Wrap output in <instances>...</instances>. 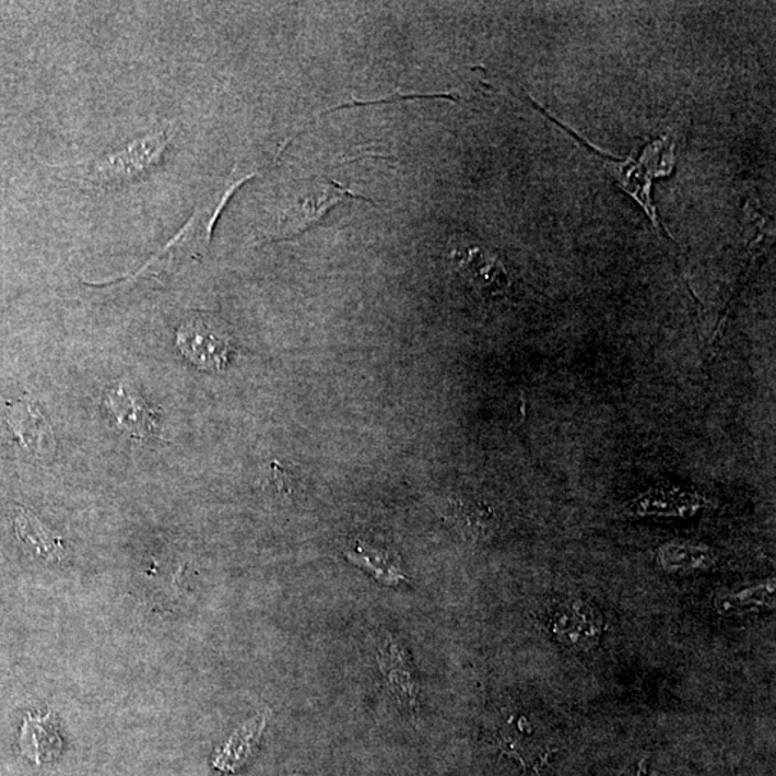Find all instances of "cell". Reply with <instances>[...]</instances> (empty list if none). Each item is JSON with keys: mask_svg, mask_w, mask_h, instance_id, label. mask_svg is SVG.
<instances>
[{"mask_svg": "<svg viewBox=\"0 0 776 776\" xmlns=\"http://www.w3.org/2000/svg\"><path fill=\"white\" fill-rule=\"evenodd\" d=\"M533 104V107L538 111L542 113L548 120L554 122L559 126L561 130L567 132V134L574 141H577L581 148L586 149L588 153L595 155L597 160H600L602 166L609 172V175L613 177L618 185L625 191V193L632 196L634 200L643 210H645L647 217L650 219L652 230H655L657 237H659L661 244L668 246L670 252L678 257L679 246L661 222L659 210H657L655 200H652V183L657 179H663L668 177L670 173L673 172L675 166V154H674V140L670 134H665L655 139L651 143L646 145L638 157H628L627 160H618L613 155L602 152V150L595 148L591 143L579 137L577 132L569 129V127L564 126L563 122L556 120L551 114H548L545 109L540 107L533 99H529Z\"/></svg>", "mask_w": 776, "mask_h": 776, "instance_id": "6da1fadb", "label": "cell"}, {"mask_svg": "<svg viewBox=\"0 0 776 776\" xmlns=\"http://www.w3.org/2000/svg\"><path fill=\"white\" fill-rule=\"evenodd\" d=\"M177 346L191 364L207 372L225 368L233 353L227 332L207 317L187 319L177 331Z\"/></svg>", "mask_w": 776, "mask_h": 776, "instance_id": "7a4b0ae2", "label": "cell"}, {"mask_svg": "<svg viewBox=\"0 0 776 776\" xmlns=\"http://www.w3.org/2000/svg\"><path fill=\"white\" fill-rule=\"evenodd\" d=\"M166 148L167 139L164 132L144 137L98 162L94 167V176L104 183L130 180L152 168Z\"/></svg>", "mask_w": 776, "mask_h": 776, "instance_id": "3957f363", "label": "cell"}, {"mask_svg": "<svg viewBox=\"0 0 776 776\" xmlns=\"http://www.w3.org/2000/svg\"><path fill=\"white\" fill-rule=\"evenodd\" d=\"M105 404L116 419L122 433L136 439L157 436L158 420L155 412L129 386L118 383L105 397Z\"/></svg>", "mask_w": 776, "mask_h": 776, "instance_id": "277c9868", "label": "cell"}, {"mask_svg": "<svg viewBox=\"0 0 776 776\" xmlns=\"http://www.w3.org/2000/svg\"><path fill=\"white\" fill-rule=\"evenodd\" d=\"M8 424L20 445L36 456L54 454L51 424L31 400H20L8 410Z\"/></svg>", "mask_w": 776, "mask_h": 776, "instance_id": "5b68a950", "label": "cell"}, {"mask_svg": "<svg viewBox=\"0 0 776 776\" xmlns=\"http://www.w3.org/2000/svg\"><path fill=\"white\" fill-rule=\"evenodd\" d=\"M551 628L565 645L583 648V650L596 646L601 632L600 619L595 607L584 604L581 601L561 607L554 614Z\"/></svg>", "mask_w": 776, "mask_h": 776, "instance_id": "8992f818", "label": "cell"}, {"mask_svg": "<svg viewBox=\"0 0 776 776\" xmlns=\"http://www.w3.org/2000/svg\"><path fill=\"white\" fill-rule=\"evenodd\" d=\"M51 719V715L45 718L27 715L22 728V752L38 765L54 761L62 752V739Z\"/></svg>", "mask_w": 776, "mask_h": 776, "instance_id": "52a82bcc", "label": "cell"}, {"mask_svg": "<svg viewBox=\"0 0 776 776\" xmlns=\"http://www.w3.org/2000/svg\"><path fill=\"white\" fill-rule=\"evenodd\" d=\"M267 725V716L260 714L232 734L225 746L214 755L213 765L225 773H233L248 761Z\"/></svg>", "mask_w": 776, "mask_h": 776, "instance_id": "ba28073f", "label": "cell"}, {"mask_svg": "<svg viewBox=\"0 0 776 776\" xmlns=\"http://www.w3.org/2000/svg\"><path fill=\"white\" fill-rule=\"evenodd\" d=\"M346 559L351 563L358 565V567L367 569L368 573H373L377 579H380L381 583L390 584V586L404 579L399 555L392 554L390 551L376 550V548L358 543L354 551L346 552Z\"/></svg>", "mask_w": 776, "mask_h": 776, "instance_id": "9c48e42d", "label": "cell"}, {"mask_svg": "<svg viewBox=\"0 0 776 776\" xmlns=\"http://www.w3.org/2000/svg\"><path fill=\"white\" fill-rule=\"evenodd\" d=\"M660 564L669 571L705 569L714 564V554L701 546L670 545L661 550Z\"/></svg>", "mask_w": 776, "mask_h": 776, "instance_id": "30bf717a", "label": "cell"}, {"mask_svg": "<svg viewBox=\"0 0 776 776\" xmlns=\"http://www.w3.org/2000/svg\"><path fill=\"white\" fill-rule=\"evenodd\" d=\"M771 602H774V587L768 584V586L722 596L716 601V607L720 613L730 615L746 613V611L757 610L761 607H771Z\"/></svg>", "mask_w": 776, "mask_h": 776, "instance_id": "8fae6325", "label": "cell"}, {"mask_svg": "<svg viewBox=\"0 0 776 776\" xmlns=\"http://www.w3.org/2000/svg\"><path fill=\"white\" fill-rule=\"evenodd\" d=\"M468 268L470 269V275H472L474 285L482 287V290H504L506 285L505 272L502 269L501 263L497 260L487 258L485 254L481 250H472L469 254Z\"/></svg>", "mask_w": 776, "mask_h": 776, "instance_id": "7c38bea8", "label": "cell"}, {"mask_svg": "<svg viewBox=\"0 0 776 776\" xmlns=\"http://www.w3.org/2000/svg\"><path fill=\"white\" fill-rule=\"evenodd\" d=\"M17 531H20L22 540L26 541L27 545L35 546L43 554L54 556L59 552L57 543L44 532L38 520L32 518V515H21L20 519H17Z\"/></svg>", "mask_w": 776, "mask_h": 776, "instance_id": "4fadbf2b", "label": "cell"}]
</instances>
